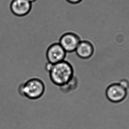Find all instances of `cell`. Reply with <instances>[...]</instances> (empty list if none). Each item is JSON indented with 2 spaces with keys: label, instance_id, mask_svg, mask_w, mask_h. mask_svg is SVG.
I'll return each instance as SVG.
<instances>
[{
  "label": "cell",
  "instance_id": "5",
  "mask_svg": "<svg viewBox=\"0 0 129 129\" xmlns=\"http://www.w3.org/2000/svg\"><path fill=\"white\" fill-rule=\"evenodd\" d=\"M127 95V90L119 83L111 85L107 88L106 91V98L112 103H120L126 98Z\"/></svg>",
  "mask_w": 129,
  "mask_h": 129
},
{
  "label": "cell",
  "instance_id": "10",
  "mask_svg": "<svg viewBox=\"0 0 129 129\" xmlns=\"http://www.w3.org/2000/svg\"><path fill=\"white\" fill-rule=\"evenodd\" d=\"M68 2L72 4H77L81 2L82 0H66Z\"/></svg>",
  "mask_w": 129,
  "mask_h": 129
},
{
  "label": "cell",
  "instance_id": "1",
  "mask_svg": "<svg viewBox=\"0 0 129 129\" xmlns=\"http://www.w3.org/2000/svg\"><path fill=\"white\" fill-rule=\"evenodd\" d=\"M45 68L51 81L59 87L68 82L74 76L73 67L66 60L54 64L47 62Z\"/></svg>",
  "mask_w": 129,
  "mask_h": 129
},
{
  "label": "cell",
  "instance_id": "2",
  "mask_svg": "<svg viewBox=\"0 0 129 129\" xmlns=\"http://www.w3.org/2000/svg\"><path fill=\"white\" fill-rule=\"evenodd\" d=\"M46 86L42 79L34 77L21 83L18 87L20 95L28 99L35 100L42 98L45 94Z\"/></svg>",
  "mask_w": 129,
  "mask_h": 129
},
{
  "label": "cell",
  "instance_id": "6",
  "mask_svg": "<svg viewBox=\"0 0 129 129\" xmlns=\"http://www.w3.org/2000/svg\"><path fill=\"white\" fill-rule=\"evenodd\" d=\"M32 8V3L28 0H12L11 3V12L14 15L19 17L27 15Z\"/></svg>",
  "mask_w": 129,
  "mask_h": 129
},
{
  "label": "cell",
  "instance_id": "4",
  "mask_svg": "<svg viewBox=\"0 0 129 129\" xmlns=\"http://www.w3.org/2000/svg\"><path fill=\"white\" fill-rule=\"evenodd\" d=\"M80 39L76 34L68 32L61 36L58 43L67 53L75 52L80 42Z\"/></svg>",
  "mask_w": 129,
  "mask_h": 129
},
{
  "label": "cell",
  "instance_id": "3",
  "mask_svg": "<svg viewBox=\"0 0 129 129\" xmlns=\"http://www.w3.org/2000/svg\"><path fill=\"white\" fill-rule=\"evenodd\" d=\"M66 55L67 52L58 42L51 44L46 52L47 62L53 64L64 60Z\"/></svg>",
  "mask_w": 129,
  "mask_h": 129
},
{
  "label": "cell",
  "instance_id": "9",
  "mask_svg": "<svg viewBox=\"0 0 129 129\" xmlns=\"http://www.w3.org/2000/svg\"><path fill=\"white\" fill-rule=\"evenodd\" d=\"M119 84L126 90H127L129 88V82L127 79H122L120 81V82H119Z\"/></svg>",
  "mask_w": 129,
  "mask_h": 129
},
{
  "label": "cell",
  "instance_id": "7",
  "mask_svg": "<svg viewBox=\"0 0 129 129\" xmlns=\"http://www.w3.org/2000/svg\"><path fill=\"white\" fill-rule=\"evenodd\" d=\"M75 52L79 57L87 59L93 56L94 48L92 43L89 41H81Z\"/></svg>",
  "mask_w": 129,
  "mask_h": 129
},
{
  "label": "cell",
  "instance_id": "11",
  "mask_svg": "<svg viewBox=\"0 0 129 129\" xmlns=\"http://www.w3.org/2000/svg\"><path fill=\"white\" fill-rule=\"evenodd\" d=\"M28 1H29V2H31V3H32V2H35V1H36V0H28Z\"/></svg>",
  "mask_w": 129,
  "mask_h": 129
},
{
  "label": "cell",
  "instance_id": "8",
  "mask_svg": "<svg viewBox=\"0 0 129 129\" xmlns=\"http://www.w3.org/2000/svg\"><path fill=\"white\" fill-rule=\"evenodd\" d=\"M78 85V81L77 78L74 76L68 82L63 86H60V89L64 93H68L77 88Z\"/></svg>",
  "mask_w": 129,
  "mask_h": 129
}]
</instances>
